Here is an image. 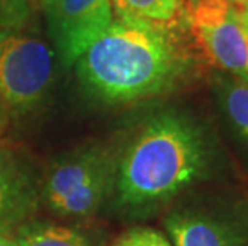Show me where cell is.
Masks as SVG:
<instances>
[{
	"label": "cell",
	"instance_id": "cell-6",
	"mask_svg": "<svg viewBox=\"0 0 248 246\" xmlns=\"http://www.w3.org/2000/svg\"><path fill=\"white\" fill-rule=\"evenodd\" d=\"M163 224L173 246H248V206L240 200L179 206Z\"/></svg>",
	"mask_w": 248,
	"mask_h": 246
},
{
	"label": "cell",
	"instance_id": "cell-10",
	"mask_svg": "<svg viewBox=\"0 0 248 246\" xmlns=\"http://www.w3.org/2000/svg\"><path fill=\"white\" fill-rule=\"evenodd\" d=\"M16 246H94L82 230L53 222H29L15 235Z\"/></svg>",
	"mask_w": 248,
	"mask_h": 246
},
{
	"label": "cell",
	"instance_id": "cell-15",
	"mask_svg": "<svg viewBox=\"0 0 248 246\" xmlns=\"http://www.w3.org/2000/svg\"><path fill=\"white\" fill-rule=\"evenodd\" d=\"M0 246H16L13 237H10L5 232H0Z\"/></svg>",
	"mask_w": 248,
	"mask_h": 246
},
{
	"label": "cell",
	"instance_id": "cell-5",
	"mask_svg": "<svg viewBox=\"0 0 248 246\" xmlns=\"http://www.w3.org/2000/svg\"><path fill=\"white\" fill-rule=\"evenodd\" d=\"M194 46L223 74L248 82V32L234 0H186Z\"/></svg>",
	"mask_w": 248,
	"mask_h": 246
},
{
	"label": "cell",
	"instance_id": "cell-7",
	"mask_svg": "<svg viewBox=\"0 0 248 246\" xmlns=\"http://www.w3.org/2000/svg\"><path fill=\"white\" fill-rule=\"evenodd\" d=\"M50 40L64 67H72L114 19L112 0H44Z\"/></svg>",
	"mask_w": 248,
	"mask_h": 246
},
{
	"label": "cell",
	"instance_id": "cell-16",
	"mask_svg": "<svg viewBox=\"0 0 248 246\" xmlns=\"http://www.w3.org/2000/svg\"><path fill=\"white\" fill-rule=\"evenodd\" d=\"M234 2H248V0H234Z\"/></svg>",
	"mask_w": 248,
	"mask_h": 246
},
{
	"label": "cell",
	"instance_id": "cell-9",
	"mask_svg": "<svg viewBox=\"0 0 248 246\" xmlns=\"http://www.w3.org/2000/svg\"><path fill=\"white\" fill-rule=\"evenodd\" d=\"M213 91L232 130L248 144V82L219 74L213 78Z\"/></svg>",
	"mask_w": 248,
	"mask_h": 246
},
{
	"label": "cell",
	"instance_id": "cell-8",
	"mask_svg": "<svg viewBox=\"0 0 248 246\" xmlns=\"http://www.w3.org/2000/svg\"><path fill=\"white\" fill-rule=\"evenodd\" d=\"M31 171L12 152L0 150V232L24 221L37 203Z\"/></svg>",
	"mask_w": 248,
	"mask_h": 246
},
{
	"label": "cell",
	"instance_id": "cell-4",
	"mask_svg": "<svg viewBox=\"0 0 248 246\" xmlns=\"http://www.w3.org/2000/svg\"><path fill=\"white\" fill-rule=\"evenodd\" d=\"M55 50L44 40L0 29V102L18 115L40 106L55 80Z\"/></svg>",
	"mask_w": 248,
	"mask_h": 246
},
{
	"label": "cell",
	"instance_id": "cell-1",
	"mask_svg": "<svg viewBox=\"0 0 248 246\" xmlns=\"http://www.w3.org/2000/svg\"><path fill=\"white\" fill-rule=\"evenodd\" d=\"M115 208L128 214L155 211L216 170L215 136L191 112L165 107L147 114L112 154Z\"/></svg>",
	"mask_w": 248,
	"mask_h": 246
},
{
	"label": "cell",
	"instance_id": "cell-14",
	"mask_svg": "<svg viewBox=\"0 0 248 246\" xmlns=\"http://www.w3.org/2000/svg\"><path fill=\"white\" fill-rule=\"evenodd\" d=\"M237 7H239V12H240V18L244 21V26L248 32V2H235Z\"/></svg>",
	"mask_w": 248,
	"mask_h": 246
},
{
	"label": "cell",
	"instance_id": "cell-12",
	"mask_svg": "<svg viewBox=\"0 0 248 246\" xmlns=\"http://www.w3.org/2000/svg\"><path fill=\"white\" fill-rule=\"evenodd\" d=\"M112 246H173L167 235L152 227L136 226L115 238Z\"/></svg>",
	"mask_w": 248,
	"mask_h": 246
},
{
	"label": "cell",
	"instance_id": "cell-2",
	"mask_svg": "<svg viewBox=\"0 0 248 246\" xmlns=\"http://www.w3.org/2000/svg\"><path fill=\"white\" fill-rule=\"evenodd\" d=\"M176 26L112 19L72 66L87 95L119 106L168 95L191 80L197 58Z\"/></svg>",
	"mask_w": 248,
	"mask_h": 246
},
{
	"label": "cell",
	"instance_id": "cell-3",
	"mask_svg": "<svg viewBox=\"0 0 248 246\" xmlns=\"http://www.w3.org/2000/svg\"><path fill=\"white\" fill-rule=\"evenodd\" d=\"M112 181V154L87 145L61 155L48 166L39 195L56 216L85 219L98 213L110 198Z\"/></svg>",
	"mask_w": 248,
	"mask_h": 246
},
{
	"label": "cell",
	"instance_id": "cell-17",
	"mask_svg": "<svg viewBox=\"0 0 248 246\" xmlns=\"http://www.w3.org/2000/svg\"><path fill=\"white\" fill-rule=\"evenodd\" d=\"M0 107H2V102H0Z\"/></svg>",
	"mask_w": 248,
	"mask_h": 246
},
{
	"label": "cell",
	"instance_id": "cell-13",
	"mask_svg": "<svg viewBox=\"0 0 248 246\" xmlns=\"http://www.w3.org/2000/svg\"><path fill=\"white\" fill-rule=\"evenodd\" d=\"M31 13V0H0V29L18 30Z\"/></svg>",
	"mask_w": 248,
	"mask_h": 246
},
{
	"label": "cell",
	"instance_id": "cell-11",
	"mask_svg": "<svg viewBox=\"0 0 248 246\" xmlns=\"http://www.w3.org/2000/svg\"><path fill=\"white\" fill-rule=\"evenodd\" d=\"M186 0H112L120 18H135L151 23H175L184 16Z\"/></svg>",
	"mask_w": 248,
	"mask_h": 246
}]
</instances>
